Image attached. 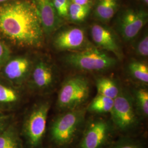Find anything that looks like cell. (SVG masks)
I'll list each match as a JSON object with an SVG mask.
<instances>
[{"instance_id": "cell-1", "label": "cell", "mask_w": 148, "mask_h": 148, "mask_svg": "<svg viewBox=\"0 0 148 148\" xmlns=\"http://www.w3.org/2000/svg\"><path fill=\"white\" fill-rule=\"evenodd\" d=\"M44 34L34 1L10 0L0 4V35L12 44L40 47Z\"/></svg>"}, {"instance_id": "cell-2", "label": "cell", "mask_w": 148, "mask_h": 148, "mask_svg": "<svg viewBox=\"0 0 148 148\" xmlns=\"http://www.w3.org/2000/svg\"><path fill=\"white\" fill-rule=\"evenodd\" d=\"M86 108L63 111L56 117L50 128L51 140L61 148L71 145L85 126Z\"/></svg>"}, {"instance_id": "cell-3", "label": "cell", "mask_w": 148, "mask_h": 148, "mask_svg": "<svg viewBox=\"0 0 148 148\" xmlns=\"http://www.w3.org/2000/svg\"><path fill=\"white\" fill-rule=\"evenodd\" d=\"M64 61L74 69L88 71L107 70L117 63L114 57L105 51L93 47L68 53L64 57Z\"/></svg>"}, {"instance_id": "cell-4", "label": "cell", "mask_w": 148, "mask_h": 148, "mask_svg": "<svg viewBox=\"0 0 148 148\" xmlns=\"http://www.w3.org/2000/svg\"><path fill=\"white\" fill-rule=\"evenodd\" d=\"M90 92V82L85 76H71L64 81L59 90L57 108L63 112L82 107L89 97Z\"/></svg>"}, {"instance_id": "cell-5", "label": "cell", "mask_w": 148, "mask_h": 148, "mask_svg": "<svg viewBox=\"0 0 148 148\" xmlns=\"http://www.w3.org/2000/svg\"><path fill=\"white\" fill-rule=\"evenodd\" d=\"M110 114L115 130L123 133L130 132L136 128L141 119L132 95L123 89H121L118 96L114 99Z\"/></svg>"}, {"instance_id": "cell-6", "label": "cell", "mask_w": 148, "mask_h": 148, "mask_svg": "<svg viewBox=\"0 0 148 148\" xmlns=\"http://www.w3.org/2000/svg\"><path fill=\"white\" fill-rule=\"evenodd\" d=\"M50 107L49 101L40 102L34 106L27 115L23 126V133L30 148H40L42 145Z\"/></svg>"}, {"instance_id": "cell-7", "label": "cell", "mask_w": 148, "mask_h": 148, "mask_svg": "<svg viewBox=\"0 0 148 148\" xmlns=\"http://www.w3.org/2000/svg\"><path fill=\"white\" fill-rule=\"evenodd\" d=\"M82 131L77 148H106L115 130L111 121L96 117L88 121Z\"/></svg>"}, {"instance_id": "cell-8", "label": "cell", "mask_w": 148, "mask_h": 148, "mask_svg": "<svg viewBox=\"0 0 148 148\" xmlns=\"http://www.w3.org/2000/svg\"><path fill=\"white\" fill-rule=\"evenodd\" d=\"M148 21V14L143 10H127L118 19L117 28L122 38L127 41L135 39Z\"/></svg>"}, {"instance_id": "cell-9", "label": "cell", "mask_w": 148, "mask_h": 148, "mask_svg": "<svg viewBox=\"0 0 148 148\" xmlns=\"http://www.w3.org/2000/svg\"><path fill=\"white\" fill-rule=\"evenodd\" d=\"M28 79L32 89L44 93L53 89L57 82V76L51 65L40 60L32 66Z\"/></svg>"}, {"instance_id": "cell-10", "label": "cell", "mask_w": 148, "mask_h": 148, "mask_svg": "<svg viewBox=\"0 0 148 148\" xmlns=\"http://www.w3.org/2000/svg\"><path fill=\"white\" fill-rule=\"evenodd\" d=\"M53 46L62 51H77L88 47L85 30L79 27H69L57 32L53 38Z\"/></svg>"}, {"instance_id": "cell-11", "label": "cell", "mask_w": 148, "mask_h": 148, "mask_svg": "<svg viewBox=\"0 0 148 148\" xmlns=\"http://www.w3.org/2000/svg\"><path fill=\"white\" fill-rule=\"evenodd\" d=\"M32 64L27 57L21 56L7 61L3 69V75L13 85H23L29 79Z\"/></svg>"}, {"instance_id": "cell-12", "label": "cell", "mask_w": 148, "mask_h": 148, "mask_svg": "<svg viewBox=\"0 0 148 148\" xmlns=\"http://www.w3.org/2000/svg\"><path fill=\"white\" fill-rule=\"evenodd\" d=\"M90 35L98 47L114 53L119 59L122 58L123 54L118 38L111 29L103 25L94 24L90 27Z\"/></svg>"}, {"instance_id": "cell-13", "label": "cell", "mask_w": 148, "mask_h": 148, "mask_svg": "<svg viewBox=\"0 0 148 148\" xmlns=\"http://www.w3.org/2000/svg\"><path fill=\"white\" fill-rule=\"evenodd\" d=\"M44 34L49 35L57 32L63 25L52 0H34Z\"/></svg>"}, {"instance_id": "cell-14", "label": "cell", "mask_w": 148, "mask_h": 148, "mask_svg": "<svg viewBox=\"0 0 148 148\" xmlns=\"http://www.w3.org/2000/svg\"><path fill=\"white\" fill-rule=\"evenodd\" d=\"M117 0H99L95 5V16L102 22L110 21L118 9Z\"/></svg>"}, {"instance_id": "cell-15", "label": "cell", "mask_w": 148, "mask_h": 148, "mask_svg": "<svg viewBox=\"0 0 148 148\" xmlns=\"http://www.w3.org/2000/svg\"><path fill=\"white\" fill-rule=\"evenodd\" d=\"M0 148H23L18 131L13 125L11 123L0 133Z\"/></svg>"}, {"instance_id": "cell-16", "label": "cell", "mask_w": 148, "mask_h": 148, "mask_svg": "<svg viewBox=\"0 0 148 148\" xmlns=\"http://www.w3.org/2000/svg\"><path fill=\"white\" fill-rule=\"evenodd\" d=\"M98 94L114 99L119 95L120 90L116 82L108 77H98L95 81Z\"/></svg>"}, {"instance_id": "cell-17", "label": "cell", "mask_w": 148, "mask_h": 148, "mask_svg": "<svg viewBox=\"0 0 148 148\" xmlns=\"http://www.w3.org/2000/svg\"><path fill=\"white\" fill-rule=\"evenodd\" d=\"M114 99L97 94L86 108L87 111L97 114L110 113L114 105Z\"/></svg>"}, {"instance_id": "cell-18", "label": "cell", "mask_w": 148, "mask_h": 148, "mask_svg": "<svg viewBox=\"0 0 148 148\" xmlns=\"http://www.w3.org/2000/svg\"><path fill=\"white\" fill-rule=\"evenodd\" d=\"M128 71L133 79L144 84L148 83L147 64L140 61H132L128 65Z\"/></svg>"}, {"instance_id": "cell-19", "label": "cell", "mask_w": 148, "mask_h": 148, "mask_svg": "<svg viewBox=\"0 0 148 148\" xmlns=\"http://www.w3.org/2000/svg\"><path fill=\"white\" fill-rule=\"evenodd\" d=\"M134 104L140 116L147 118L148 116V91L140 88L134 90L133 95Z\"/></svg>"}, {"instance_id": "cell-20", "label": "cell", "mask_w": 148, "mask_h": 148, "mask_svg": "<svg viewBox=\"0 0 148 148\" xmlns=\"http://www.w3.org/2000/svg\"><path fill=\"white\" fill-rule=\"evenodd\" d=\"M90 10V5H79L71 2L69 5L68 18L75 23L84 21Z\"/></svg>"}, {"instance_id": "cell-21", "label": "cell", "mask_w": 148, "mask_h": 148, "mask_svg": "<svg viewBox=\"0 0 148 148\" xmlns=\"http://www.w3.org/2000/svg\"><path fill=\"white\" fill-rule=\"evenodd\" d=\"M20 99L18 92L5 85L0 83V104L10 105L17 103Z\"/></svg>"}, {"instance_id": "cell-22", "label": "cell", "mask_w": 148, "mask_h": 148, "mask_svg": "<svg viewBox=\"0 0 148 148\" xmlns=\"http://www.w3.org/2000/svg\"><path fill=\"white\" fill-rule=\"evenodd\" d=\"M106 148H145L142 141L137 139L123 137L111 142Z\"/></svg>"}, {"instance_id": "cell-23", "label": "cell", "mask_w": 148, "mask_h": 148, "mask_svg": "<svg viewBox=\"0 0 148 148\" xmlns=\"http://www.w3.org/2000/svg\"><path fill=\"white\" fill-rule=\"evenodd\" d=\"M134 49L138 56L141 57H147L148 56V32H145L142 36L138 41Z\"/></svg>"}, {"instance_id": "cell-24", "label": "cell", "mask_w": 148, "mask_h": 148, "mask_svg": "<svg viewBox=\"0 0 148 148\" xmlns=\"http://www.w3.org/2000/svg\"><path fill=\"white\" fill-rule=\"evenodd\" d=\"M53 5L61 18H67L70 0H52Z\"/></svg>"}, {"instance_id": "cell-25", "label": "cell", "mask_w": 148, "mask_h": 148, "mask_svg": "<svg viewBox=\"0 0 148 148\" xmlns=\"http://www.w3.org/2000/svg\"><path fill=\"white\" fill-rule=\"evenodd\" d=\"M10 56V51L5 45L0 41V66L7 62Z\"/></svg>"}, {"instance_id": "cell-26", "label": "cell", "mask_w": 148, "mask_h": 148, "mask_svg": "<svg viewBox=\"0 0 148 148\" xmlns=\"http://www.w3.org/2000/svg\"><path fill=\"white\" fill-rule=\"evenodd\" d=\"M11 120L10 115L0 114V133L11 124Z\"/></svg>"}, {"instance_id": "cell-27", "label": "cell", "mask_w": 148, "mask_h": 148, "mask_svg": "<svg viewBox=\"0 0 148 148\" xmlns=\"http://www.w3.org/2000/svg\"><path fill=\"white\" fill-rule=\"evenodd\" d=\"M71 2L79 5H90L92 0H70Z\"/></svg>"}, {"instance_id": "cell-28", "label": "cell", "mask_w": 148, "mask_h": 148, "mask_svg": "<svg viewBox=\"0 0 148 148\" xmlns=\"http://www.w3.org/2000/svg\"><path fill=\"white\" fill-rule=\"evenodd\" d=\"M10 0H0V4H2V3H3L5 2H6L7 1H9Z\"/></svg>"}, {"instance_id": "cell-29", "label": "cell", "mask_w": 148, "mask_h": 148, "mask_svg": "<svg viewBox=\"0 0 148 148\" xmlns=\"http://www.w3.org/2000/svg\"><path fill=\"white\" fill-rule=\"evenodd\" d=\"M143 2L145 3V4H147V5H148V0H143Z\"/></svg>"}]
</instances>
